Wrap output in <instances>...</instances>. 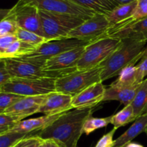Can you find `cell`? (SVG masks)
Returning <instances> with one entry per match:
<instances>
[{"mask_svg":"<svg viewBox=\"0 0 147 147\" xmlns=\"http://www.w3.org/2000/svg\"><path fill=\"white\" fill-rule=\"evenodd\" d=\"M93 112V108L69 111L63 113L47 128L36 132L35 135L44 141H55L64 147H74L77 146L83 134L85 121Z\"/></svg>","mask_w":147,"mask_h":147,"instance_id":"cell-1","label":"cell"},{"mask_svg":"<svg viewBox=\"0 0 147 147\" xmlns=\"http://www.w3.org/2000/svg\"><path fill=\"white\" fill-rule=\"evenodd\" d=\"M146 44V42L131 39L122 40L120 47L100 65L101 82L119 76L123 68L139 63L145 51Z\"/></svg>","mask_w":147,"mask_h":147,"instance_id":"cell-2","label":"cell"},{"mask_svg":"<svg viewBox=\"0 0 147 147\" xmlns=\"http://www.w3.org/2000/svg\"><path fill=\"white\" fill-rule=\"evenodd\" d=\"M44 37L47 41L67 38L69 33L84 22L83 19L69 14L39 9Z\"/></svg>","mask_w":147,"mask_h":147,"instance_id":"cell-3","label":"cell"},{"mask_svg":"<svg viewBox=\"0 0 147 147\" xmlns=\"http://www.w3.org/2000/svg\"><path fill=\"white\" fill-rule=\"evenodd\" d=\"M122 42V40L103 37L91 42L85 47L84 52L78 63V70H86L100 65Z\"/></svg>","mask_w":147,"mask_h":147,"instance_id":"cell-4","label":"cell"},{"mask_svg":"<svg viewBox=\"0 0 147 147\" xmlns=\"http://www.w3.org/2000/svg\"><path fill=\"white\" fill-rule=\"evenodd\" d=\"M100 74V65L90 70H77L64 77L56 79V92L70 95L73 97L94 83L101 82Z\"/></svg>","mask_w":147,"mask_h":147,"instance_id":"cell-5","label":"cell"},{"mask_svg":"<svg viewBox=\"0 0 147 147\" xmlns=\"http://www.w3.org/2000/svg\"><path fill=\"white\" fill-rule=\"evenodd\" d=\"M90 43L74 38H65L47 41L39 46L34 52L19 57V58L40 65L43 67L48 59L79 47L87 46Z\"/></svg>","mask_w":147,"mask_h":147,"instance_id":"cell-6","label":"cell"},{"mask_svg":"<svg viewBox=\"0 0 147 147\" xmlns=\"http://www.w3.org/2000/svg\"><path fill=\"white\" fill-rule=\"evenodd\" d=\"M0 91L15 93L24 97L48 95L56 92L55 79L42 78H11Z\"/></svg>","mask_w":147,"mask_h":147,"instance_id":"cell-7","label":"cell"},{"mask_svg":"<svg viewBox=\"0 0 147 147\" xmlns=\"http://www.w3.org/2000/svg\"><path fill=\"white\" fill-rule=\"evenodd\" d=\"M85 47H79L48 59L43 65V70L48 73L50 78L55 80L77 71L78 63Z\"/></svg>","mask_w":147,"mask_h":147,"instance_id":"cell-8","label":"cell"},{"mask_svg":"<svg viewBox=\"0 0 147 147\" xmlns=\"http://www.w3.org/2000/svg\"><path fill=\"white\" fill-rule=\"evenodd\" d=\"M6 18L13 20L17 27L44 37L39 9L35 6L18 1Z\"/></svg>","mask_w":147,"mask_h":147,"instance_id":"cell-9","label":"cell"},{"mask_svg":"<svg viewBox=\"0 0 147 147\" xmlns=\"http://www.w3.org/2000/svg\"><path fill=\"white\" fill-rule=\"evenodd\" d=\"M22 3L35 6L40 10L56 14H69L76 16L83 20L93 17L95 11L72 1L71 0H18Z\"/></svg>","mask_w":147,"mask_h":147,"instance_id":"cell-10","label":"cell"},{"mask_svg":"<svg viewBox=\"0 0 147 147\" xmlns=\"http://www.w3.org/2000/svg\"><path fill=\"white\" fill-rule=\"evenodd\" d=\"M109 28L110 24L106 16L96 13L93 17L85 20L84 22L72 30L69 33L67 38H74L91 42L103 38Z\"/></svg>","mask_w":147,"mask_h":147,"instance_id":"cell-11","label":"cell"},{"mask_svg":"<svg viewBox=\"0 0 147 147\" xmlns=\"http://www.w3.org/2000/svg\"><path fill=\"white\" fill-rule=\"evenodd\" d=\"M108 37L119 40L131 39L147 42V17L134 22L126 20L111 27L103 36V37Z\"/></svg>","mask_w":147,"mask_h":147,"instance_id":"cell-12","label":"cell"},{"mask_svg":"<svg viewBox=\"0 0 147 147\" xmlns=\"http://www.w3.org/2000/svg\"><path fill=\"white\" fill-rule=\"evenodd\" d=\"M6 67L11 78H49L47 72L43 70L42 66L19 57L4 59Z\"/></svg>","mask_w":147,"mask_h":147,"instance_id":"cell-13","label":"cell"},{"mask_svg":"<svg viewBox=\"0 0 147 147\" xmlns=\"http://www.w3.org/2000/svg\"><path fill=\"white\" fill-rule=\"evenodd\" d=\"M106 87L102 82L89 86L72 98V107L74 109H92L103 102Z\"/></svg>","mask_w":147,"mask_h":147,"instance_id":"cell-14","label":"cell"},{"mask_svg":"<svg viewBox=\"0 0 147 147\" xmlns=\"http://www.w3.org/2000/svg\"><path fill=\"white\" fill-rule=\"evenodd\" d=\"M72 97L70 95L54 92L47 95L45 100L41 105L37 113L45 116L62 114L69 111L72 107Z\"/></svg>","mask_w":147,"mask_h":147,"instance_id":"cell-15","label":"cell"},{"mask_svg":"<svg viewBox=\"0 0 147 147\" xmlns=\"http://www.w3.org/2000/svg\"><path fill=\"white\" fill-rule=\"evenodd\" d=\"M47 95L23 97L18 102L7 109L4 113L17 117L22 121L27 116L37 113L39 109L45 100Z\"/></svg>","mask_w":147,"mask_h":147,"instance_id":"cell-16","label":"cell"},{"mask_svg":"<svg viewBox=\"0 0 147 147\" xmlns=\"http://www.w3.org/2000/svg\"><path fill=\"white\" fill-rule=\"evenodd\" d=\"M62 114L53 115V116L44 115L38 118L28 119V120H22L18 122L14 127L11 128V130L22 134L36 133L52 124Z\"/></svg>","mask_w":147,"mask_h":147,"instance_id":"cell-17","label":"cell"},{"mask_svg":"<svg viewBox=\"0 0 147 147\" xmlns=\"http://www.w3.org/2000/svg\"><path fill=\"white\" fill-rule=\"evenodd\" d=\"M139 84L129 87L110 85V86L106 89L103 102L108 100H118L124 106H129L131 104L134 99Z\"/></svg>","mask_w":147,"mask_h":147,"instance_id":"cell-18","label":"cell"},{"mask_svg":"<svg viewBox=\"0 0 147 147\" xmlns=\"http://www.w3.org/2000/svg\"><path fill=\"white\" fill-rule=\"evenodd\" d=\"M147 127V113L139 116L134 123L116 140H114L113 147H123L126 144L131 142L139 134L145 132Z\"/></svg>","mask_w":147,"mask_h":147,"instance_id":"cell-19","label":"cell"},{"mask_svg":"<svg viewBox=\"0 0 147 147\" xmlns=\"http://www.w3.org/2000/svg\"><path fill=\"white\" fill-rule=\"evenodd\" d=\"M136 5L137 0L128 4H120L106 14V18L110 24V27L130 20L134 14Z\"/></svg>","mask_w":147,"mask_h":147,"instance_id":"cell-20","label":"cell"},{"mask_svg":"<svg viewBox=\"0 0 147 147\" xmlns=\"http://www.w3.org/2000/svg\"><path fill=\"white\" fill-rule=\"evenodd\" d=\"M78 5L106 15L119 5L115 0H71Z\"/></svg>","mask_w":147,"mask_h":147,"instance_id":"cell-21","label":"cell"},{"mask_svg":"<svg viewBox=\"0 0 147 147\" xmlns=\"http://www.w3.org/2000/svg\"><path fill=\"white\" fill-rule=\"evenodd\" d=\"M131 106L136 119L147 113V78L139 84Z\"/></svg>","mask_w":147,"mask_h":147,"instance_id":"cell-22","label":"cell"},{"mask_svg":"<svg viewBox=\"0 0 147 147\" xmlns=\"http://www.w3.org/2000/svg\"><path fill=\"white\" fill-rule=\"evenodd\" d=\"M141 83L138 80L137 67L135 65L127 66L121 71L119 78L111 85L121 87H129Z\"/></svg>","mask_w":147,"mask_h":147,"instance_id":"cell-23","label":"cell"},{"mask_svg":"<svg viewBox=\"0 0 147 147\" xmlns=\"http://www.w3.org/2000/svg\"><path fill=\"white\" fill-rule=\"evenodd\" d=\"M36 49L37 47L28 43L17 40L6 50V51L0 56V58L5 59L21 57V56L32 53Z\"/></svg>","mask_w":147,"mask_h":147,"instance_id":"cell-24","label":"cell"},{"mask_svg":"<svg viewBox=\"0 0 147 147\" xmlns=\"http://www.w3.org/2000/svg\"><path fill=\"white\" fill-rule=\"evenodd\" d=\"M136 119L131 104L124 106L121 111L116 114L112 115L111 123L113 125V128L118 129Z\"/></svg>","mask_w":147,"mask_h":147,"instance_id":"cell-25","label":"cell"},{"mask_svg":"<svg viewBox=\"0 0 147 147\" xmlns=\"http://www.w3.org/2000/svg\"><path fill=\"white\" fill-rule=\"evenodd\" d=\"M112 116L104 118H96L90 115L84 122L83 126V134L89 135L97 129L106 127L111 121Z\"/></svg>","mask_w":147,"mask_h":147,"instance_id":"cell-26","label":"cell"},{"mask_svg":"<svg viewBox=\"0 0 147 147\" xmlns=\"http://www.w3.org/2000/svg\"><path fill=\"white\" fill-rule=\"evenodd\" d=\"M15 35L18 40L28 43V44L34 46L37 48L39 46L42 45L43 43L47 42L45 37L36 34V33L32 32L23 30L20 27L17 28Z\"/></svg>","mask_w":147,"mask_h":147,"instance_id":"cell-27","label":"cell"},{"mask_svg":"<svg viewBox=\"0 0 147 147\" xmlns=\"http://www.w3.org/2000/svg\"><path fill=\"white\" fill-rule=\"evenodd\" d=\"M34 134L35 133H19V132L14 131L10 129L6 133L0 134V147H13L22 139Z\"/></svg>","mask_w":147,"mask_h":147,"instance_id":"cell-28","label":"cell"},{"mask_svg":"<svg viewBox=\"0 0 147 147\" xmlns=\"http://www.w3.org/2000/svg\"><path fill=\"white\" fill-rule=\"evenodd\" d=\"M24 96L8 92L0 91V111L4 113L7 109L12 106Z\"/></svg>","mask_w":147,"mask_h":147,"instance_id":"cell-29","label":"cell"},{"mask_svg":"<svg viewBox=\"0 0 147 147\" xmlns=\"http://www.w3.org/2000/svg\"><path fill=\"white\" fill-rule=\"evenodd\" d=\"M17 25L13 20L5 18L0 21V37L15 34Z\"/></svg>","mask_w":147,"mask_h":147,"instance_id":"cell-30","label":"cell"},{"mask_svg":"<svg viewBox=\"0 0 147 147\" xmlns=\"http://www.w3.org/2000/svg\"><path fill=\"white\" fill-rule=\"evenodd\" d=\"M43 142L44 140L34 134L22 139L13 147H38Z\"/></svg>","mask_w":147,"mask_h":147,"instance_id":"cell-31","label":"cell"},{"mask_svg":"<svg viewBox=\"0 0 147 147\" xmlns=\"http://www.w3.org/2000/svg\"><path fill=\"white\" fill-rule=\"evenodd\" d=\"M147 17V0H137V5L131 22L137 21Z\"/></svg>","mask_w":147,"mask_h":147,"instance_id":"cell-32","label":"cell"},{"mask_svg":"<svg viewBox=\"0 0 147 147\" xmlns=\"http://www.w3.org/2000/svg\"><path fill=\"white\" fill-rule=\"evenodd\" d=\"M136 67H137L138 80L140 83H142L144 80L145 77L147 76V46L142 58L140 59L139 63L136 65Z\"/></svg>","mask_w":147,"mask_h":147,"instance_id":"cell-33","label":"cell"},{"mask_svg":"<svg viewBox=\"0 0 147 147\" xmlns=\"http://www.w3.org/2000/svg\"><path fill=\"white\" fill-rule=\"evenodd\" d=\"M116 129L113 128L112 130H111L109 133L103 135L101 138L98 140L95 147H113L114 145V140H113V136H114Z\"/></svg>","mask_w":147,"mask_h":147,"instance_id":"cell-34","label":"cell"},{"mask_svg":"<svg viewBox=\"0 0 147 147\" xmlns=\"http://www.w3.org/2000/svg\"><path fill=\"white\" fill-rule=\"evenodd\" d=\"M20 121H21L18 118L4 113H0V127H7L11 129Z\"/></svg>","mask_w":147,"mask_h":147,"instance_id":"cell-35","label":"cell"},{"mask_svg":"<svg viewBox=\"0 0 147 147\" xmlns=\"http://www.w3.org/2000/svg\"><path fill=\"white\" fill-rule=\"evenodd\" d=\"M11 79L7 67H6L5 61L4 59L0 58V88L8 83Z\"/></svg>","mask_w":147,"mask_h":147,"instance_id":"cell-36","label":"cell"},{"mask_svg":"<svg viewBox=\"0 0 147 147\" xmlns=\"http://www.w3.org/2000/svg\"><path fill=\"white\" fill-rule=\"evenodd\" d=\"M18 40V39L16 37L15 34L0 37V56L6 51V50H7L14 42H15L16 40Z\"/></svg>","mask_w":147,"mask_h":147,"instance_id":"cell-37","label":"cell"},{"mask_svg":"<svg viewBox=\"0 0 147 147\" xmlns=\"http://www.w3.org/2000/svg\"><path fill=\"white\" fill-rule=\"evenodd\" d=\"M45 142L46 147H64L59 143L56 142L55 141L52 140V139L45 140Z\"/></svg>","mask_w":147,"mask_h":147,"instance_id":"cell-38","label":"cell"},{"mask_svg":"<svg viewBox=\"0 0 147 147\" xmlns=\"http://www.w3.org/2000/svg\"><path fill=\"white\" fill-rule=\"evenodd\" d=\"M10 11V9H1L0 8V21L7 17L9 12Z\"/></svg>","mask_w":147,"mask_h":147,"instance_id":"cell-39","label":"cell"},{"mask_svg":"<svg viewBox=\"0 0 147 147\" xmlns=\"http://www.w3.org/2000/svg\"><path fill=\"white\" fill-rule=\"evenodd\" d=\"M123 147H144V146L139 143L131 142H129V144H127L125 145Z\"/></svg>","mask_w":147,"mask_h":147,"instance_id":"cell-40","label":"cell"},{"mask_svg":"<svg viewBox=\"0 0 147 147\" xmlns=\"http://www.w3.org/2000/svg\"><path fill=\"white\" fill-rule=\"evenodd\" d=\"M118 4L120 5V4H128V3L132 2L134 1H136V0H115Z\"/></svg>","mask_w":147,"mask_h":147,"instance_id":"cell-41","label":"cell"},{"mask_svg":"<svg viewBox=\"0 0 147 147\" xmlns=\"http://www.w3.org/2000/svg\"><path fill=\"white\" fill-rule=\"evenodd\" d=\"M11 129L7 127H0V134H2L6 133L7 131H8L9 130H10Z\"/></svg>","mask_w":147,"mask_h":147,"instance_id":"cell-42","label":"cell"},{"mask_svg":"<svg viewBox=\"0 0 147 147\" xmlns=\"http://www.w3.org/2000/svg\"><path fill=\"white\" fill-rule=\"evenodd\" d=\"M38 147H46V145H45V141H44V142H43L41 144H40V146H39Z\"/></svg>","mask_w":147,"mask_h":147,"instance_id":"cell-43","label":"cell"},{"mask_svg":"<svg viewBox=\"0 0 147 147\" xmlns=\"http://www.w3.org/2000/svg\"><path fill=\"white\" fill-rule=\"evenodd\" d=\"M145 133H146V134H147V127H146V130H145Z\"/></svg>","mask_w":147,"mask_h":147,"instance_id":"cell-44","label":"cell"},{"mask_svg":"<svg viewBox=\"0 0 147 147\" xmlns=\"http://www.w3.org/2000/svg\"><path fill=\"white\" fill-rule=\"evenodd\" d=\"M74 147H78V145H77V146H74Z\"/></svg>","mask_w":147,"mask_h":147,"instance_id":"cell-45","label":"cell"},{"mask_svg":"<svg viewBox=\"0 0 147 147\" xmlns=\"http://www.w3.org/2000/svg\"><path fill=\"white\" fill-rule=\"evenodd\" d=\"M2 113V112H1V111H0V113Z\"/></svg>","mask_w":147,"mask_h":147,"instance_id":"cell-46","label":"cell"}]
</instances>
